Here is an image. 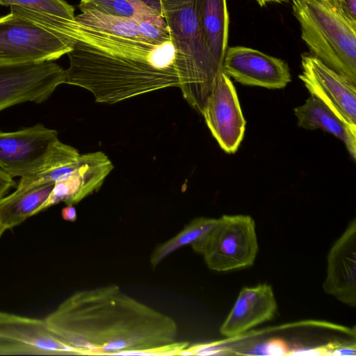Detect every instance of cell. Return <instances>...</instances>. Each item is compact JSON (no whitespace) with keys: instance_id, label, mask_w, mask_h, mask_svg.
Returning <instances> with one entry per match:
<instances>
[{"instance_id":"obj_15","label":"cell","mask_w":356,"mask_h":356,"mask_svg":"<svg viewBox=\"0 0 356 356\" xmlns=\"http://www.w3.org/2000/svg\"><path fill=\"white\" fill-rule=\"evenodd\" d=\"M277 302L270 285L245 286L220 327L222 335L232 338L249 329L271 320L277 312Z\"/></svg>"},{"instance_id":"obj_23","label":"cell","mask_w":356,"mask_h":356,"mask_svg":"<svg viewBox=\"0 0 356 356\" xmlns=\"http://www.w3.org/2000/svg\"><path fill=\"white\" fill-rule=\"evenodd\" d=\"M347 22L356 27V0H326Z\"/></svg>"},{"instance_id":"obj_3","label":"cell","mask_w":356,"mask_h":356,"mask_svg":"<svg viewBox=\"0 0 356 356\" xmlns=\"http://www.w3.org/2000/svg\"><path fill=\"white\" fill-rule=\"evenodd\" d=\"M161 3L186 82L183 97L201 114L222 68L204 40L200 0H161Z\"/></svg>"},{"instance_id":"obj_10","label":"cell","mask_w":356,"mask_h":356,"mask_svg":"<svg viewBox=\"0 0 356 356\" xmlns=\"http://www.w3.org/2000/svg\"><path fill=\"white\" fill-rule=\"evenodd\" d=\"M300 79L311 95L320 99L338 118L356 128V85L309 52L301 55Z\"/></svg>"},{"instance_id":"obj_9","label":"cell","mask_w":356,"mask_h":356,"mask_svg":"<svg viewBox=\"0 0 356 356\" xmlns=\"http://www.w3.org/2000/svg\"><path fill=\"white\" fill-rule=\"evenodd\" d=\"M78 355L48 327L44 319L0 310V355Z\"/></svg>"},{"instance_id":"obj_14","label":"cell","mask_w":356,"mask_h":356,"mask_svg":"<svg viewBox=\"0 0 356 356\" xmlns=\"http://www.w3.org/2000/svg\"><path fill=\"white\" fill-rule=\"evenodd\" d=\"M323 291L340 302L356 306V219L348 225L327 257Z\"/></svg>"},{"instance_id":"obj_16","label":"cell","mask_w":356,"mask_h":356,"mask_svg":"<svg viewBox=\"0 0 356 356\" xmlns=\"http://www.w3.org/2000/svg\"><path fill=\"white\" fill-rule=\"evenodd\" d=\"M74 19L102 32L137 39L152 44H161L171 40L168 25L161 16L136 19L84 11L75 16Z\"/></svg>"},{"instance_id":"obj_2","label":"cell","mask_w":356,"mask_h":356,"mask_svg":"<svg viewBox=\"0 0 356 356\" xmlns=\"http://www.w3.org/2000/svg\"><path fill=\"white\" fill-rule=\"evenodd\" d=\"M49 330L87 355H178L175 320L116 284L78 291L44 318Z\"/></svg>"},{"instance_id":"obj_13","label":"cell","mask_w":356,"mask_h":356,"mask_svg":"<svg viewBox=\"0 0 356 356\" xmlns=\"http://www.w3.org/2000/svg\"><path fill=\"white\" fill-rule=\"evenodd\" d=\"M114 168L111 161L102 152L82 154L79 167L67 177L58 180L45 202L36 214L60 202L75 204L97 191Z\"/></svg>"},{"instance_id":"obj_4","label":"cell","mask_w":356,"mask_h":356,"mask_svg":"<svg viewBox=\"0 0 356 356\" xmlns=\"http://www.w3.org/2000/svg\"><path fill=\"white\" fill-rule=\"evenodd\" d=\"M309 53L356 85V27L326 0H291Z\"/></svg>"},{"instance_id":"obj_1","label":"cell","mask_w":356,"mask_h":356,"mask_svg":"<svg viewBox=\"0 0 356 356\" xmlns=\"http://www.w3.org/2000/svg\"><path fill=\"white\" fill-rule=\"evenodd\" d=\"M12 10L72 41L64 83L89 91L99 103L115 104L158 90H186L172 41L152 44L114 35L73 19L13 6Z\"/></svg>"},{"instance_id":"obj_17","label":"cell","mask_w":356,"mask_h":356,"mask_svg":"<svg viewBox=\"0 0 356 356\" xmlns=\"http://www.w3.org/2000/svg\"><path fill=\"white\" fill-rule=\"evenodd\" d=\"M300 127L322 129L341 140L353 159L356 158V128L338 118L325 104L311 95L304 104L294 108Z\"/></svg>"},{"instance_id":"obj_5","label":"cell","mask_w":356,"mask_h":356,"mask_svg":"<svg viewBox=\"0 0 356 356\" xmlns=\"http://www.w3.org/2000/svg\"><path fill=\"white\" fill-rule=\"evenodd\" d=\"M80 155L58 139L56 130L40 123L14 131L0 130V169L12 178L65 165Z\"/></svg>"},{"instance_id":"obj_25","label":"cell","mask_w":356,"mask_h":356,"mask_svg":"<svg viewBox=\"0 0 356 356\" xmlns=\"http://www.w3.org/2000/svg\"><path fill=\"white\" fill-rule=\"evenodd\" d=\"M15 186L13 179L0 169V199Z\"/></svg>"},{"instance_id":"obj_12","label":"cell","mask_w":356,"mask_h":356,"mask_svg":"<svg viewBox=\"0 0 356 356\" xmlns=\"http://www.w3.org/2000/svg\"><path fill=\"white\" fill-rule=\"evenodd\" d=\"M222 68L228 76L247 86L279 89L291 80L285 61L246 47H227Z\"/></svg>"},{"instance_id":"obj_18","label":"cell","mask_w":356,"mask_h":356,"mask_svg":"<svg viewBox=\"0 0 356 356\" xmlns=\"http://www.w3.org/2000/svg\"><path fill=\"white\" fill-rule=\"evenodd\" d=\"M54 183L35 185L24 189H15L11 194L0 199V222L6 229L20 225L36 214L45 202Z\"/></svg>"},{"instance_id":"obj_26","label":"cell","mask_w":356,"mask_h":356,"mask_svg":"<svg viewBox=\"0 0 356 356\" xmlns=\"http://www.w3.org/2000/svg\"><path fill=\"white\" fill-rule=\"evenodd\" d=\"M355 346H343L342 345L329 346L328 355H355Z\"/></svg>"},{"instance_id":"obj_21","label":"cell","mask_w":356,"mask_h":356,"mask_svg":"<svg viewBox=\"0 0 356 356\" xmlns=\"http://www.w3.org/2000/svg\"><path fill=\"white\" fill-rule=\"evenodd\" d=\"M217 218L198 217L193 218L172 238L158 245L152 251L149 261L156 268L168 256L186 245H191L206 236L216 225Z\"/></svg>"},{"instance_id":"obj_8","label":"cell","mask_w":356,"mask_h":356,"mask_svg":"<svg viewBox=\"0 0 356 356\" xmlns=\"http://www.w3.org/2000/svg\"><path fill=\"white\" fill-rule=\"evenodd\" d=\"M65 73L54 61L0 62V111L25 102H45L64 83Z\"/></svg>"},{"instance_id":"obj_6","label":"cell","mask_w":356,"mask_h":356,"mask_svg":"<svg viewBox=\"0 0 356 356\" xmlns=\"http://www.w3.org/2000/svg\"><path fill=\"white\" fill-rule=\"evenodd\" d=\"M191 246L212 270L251 266L259 250L254 220L248 215H223L206 236Z\"/></svg>"},{"instance_id":"obj_22","label":"cell","mask_w":356,"mask_h":356,"mask_svg":"<svg viewBox=\"0 0 356 356\" xmlns=\"http://www.w3.org/2000/svg\"><path fill=\"white\" fill-rule=\"evenodd\" d=\"M0 5L18 6L67 19L75 17L74 8L64 0H0Z\"/></svg>"},{"instance_id":"obj_20","label":"cell","mask_w":356,"mask_h":356,"mask_svg":"<svg viewBox=\"0 0 356 356\" xmlns=\"http://www.w3.org/2000/svg\"><path fill=\"white\" fill-rule=\"evenodd\" d=\"M79 7L81 12H99L136 19L163 17L161 0H80Z\"/></svg>"},{"instance_id":"obj_19","label":"cell","mask_w":356,"mask_h":356,"mask_svg":"<svg viewBox=\"0 0 356 356\" xmlns=\"http://www.w3.org/2000/svg\"><path fill=\"white\" fill-rule=\"evenodd\" d=\"M200 19L206 44L215 60L222 66L229 37L226 0H200Z\"/></svg>"},{"instance_id":"obj_11","label":"cell","mask_w":356,"mask_h":356,"mask_svg":"<svg viewBox=\"0 0 356 356\" xmlns=\"http://www.w3.org/2000/svg\"><path fill=\"white\" fill-rule=\"evenodd\" d=\"M211 134L227 153H234L244 136L243 118L236 89L222 70L201 113Z\"/></svg>"},{"instance_id":"obj_28","label":"cell","mask_w":356,"mask_h":356,"mask_svg":"<svg viewBox=\"0 0 356 356\" xmlns=\"http://www.w3.org/2000/svg\"><path fill=\"white\" fill-rule=\"evenodd\" d=\"M289 0H256L258 4L263 7L268 3L275 2V3H283L288 2Z\"/></svg>"},{"instance_id":"obj_29","label":"cell","mask_w":356,"mask_h":356,"mask_svg":"<svg viewBox=\"0 0 356 356\" xmlns=\"http://www.w3.org/2000/svg\"><path fill=\"white\" fill-rule=\"evenodd\" d=\"M6 230V228L4 227V226L0 222V238L2 236V235L3 234V233H4V232Z\"/></svg>"},{"instance_id":"obj_27","label":"cell","mask_w":356,"mask_h":356,"mask_svg":"<svg viewBox=\"0 0 356 356\" xmlns=\"http://www.w3.org/2000/svg\"><path fill=\"white\" fill-rule=\"evenodd\" d=\"M63 219L69 222H75L77 218V214L75 207L73 204H67L61 211Z\"/></svg>"},{"instance_id":"obj_24","label":"cell","mask_w":356,"mask_h":356,"mask_svg":"<svg viewBox=\"0 0 356 356\" xmlns=\"http://www.w3.org/2000/svg\"><path fill=\"white\" fill-rule=\"evenodd\" d=\"M259 354L267 355H284L289 352L285 343L279 339H274L261 346Z\"/></svg>"},{"instance_id":"obj_7","label":"cell","mask_w":356,"mask_h":356,"mask_svg":"<svg viewBox=\"0 0 356 356\" xmlns=\"http://www.w3.org/2000/svg\"><path fill=\"white\" fill-rule=\"evenodd\" d=\"M72 49V41L14 12L0 17V62L54 61Z\"/></svg>"}]
</instances>
